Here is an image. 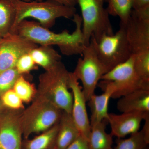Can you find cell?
<instances>
[{"mask_svg": "<svg viewBox=\"0 0 149 149\" xmlns=\"http://www.w3.org/2000/svg\"><path fill=\"white\" fill-rule=\"evenodd\" d=\"M75 29L72 33L64 30L60 33L52 32L40 23L27 19L19 23L16 33L37 45L57 46L64 55L82 54L85 47L81 17L76 13L72 18Z\"/></svg>", "mask_w": 149, "mask_h": 149, "instance_id": "obj_1", "label": "cell"}, {"mask_svg": "<svg viewBox=\"0 0 149 149\" xmlns=\"http://www.w3.org/2000/svg\"><path fill=\"white\" fill-rule=\"evenodd\" d=\"M13 2L15 15L11 33H16L19 24L27 18L35 19L41 26L49 29L54 25L57 19H72L76 13L75 7L63 5L52 1H18Z\"/></svg>", "mask_w": 149, "mask_h": 149, "instance_id": "obj_2", "label": "cell"}, {"mask_svg": "<svg viewBox=\"0 0 149 149\" xmlns=\"http://www.w3.org/2000/svg\"><path fill=\"white\" fill-rule=\"evenodd\" d=\"M70 72L61 61L40 74L36 95L45 98L60 109L72 111L73 96L69 91Z\"/></svg>", "mask_w": 149, "mask_h": 149, "instance_id": "obj_3", "label": "cell"}, {"mask_svg": "<svg viewBox=\"0 0 149 149\" xmlns=\"http://www.w3.org/2000/svg\"><path fill=\"white\" fill-rule=\"evenodd\" d=\"M63 111L42 96L36 95L31 104L20 114L22 136L43 132L58 123Z\"/></svg>", "mask_w": 149, "mask_h": 149, "instance_id": "obj_4", "label": "cell"}, {"mask_svg": "<svg viewBox=\"0 0 149 149\" xmlns=\"http://www.w3.org/2000/svg\"><path fill=\"white\" fill-rule=\"evenodd\" d=\"M98 86L113 92L111 98L121 97L141 89L149 90V82L142 79L135 70L133 55L128 60L118 65L102 76Z\"/></svg>", "mask_w": 149, "mask_h": 149, "instance_id": "obj_5", "label": "cell"}, {"mask_svg": "<svg viewBox=\"0 0 149 149\" xmlns=\"http://www.w3.org/2000/svg\"><path fill=\"white\" fill-rule=\"evenodd\" d=\"M105 0H77L81 12L82 31L85 46L91 37L98 40L102 35L114 34L109 15L104 7Z\"/></svg>", "mask_w": 149, "mask_h": 149, "instance_id": "obj_6", "label": "cell"}, {"mask_svg": "<svg viewBox=\"0 0 149 149\" xmlns=\"http://www.w3.org/2000/svg\"><path fill=\"white\" fill-rule=\"evenodd\" d=\"M90 42L108 72L128 60L133 55L125 28L120 25L119 30L113 35L104 34L97 40L92 37Z\"/></svg>", "mask_w": 149, "mask_h": 149, "instance_id": "obj_7", "label": "cell"}, {"mask_svg": "<svg viewBox=\"0 0 149 149\" xmlns=\"http://www.w3.org/2000/svg\"><path fill=\"white\" fill-rule=\"evenodd\" d=\"M79 58L74 72V77L82 84V91L86 101L95 94L96 88L102 76L108 72L97 56L91 42L85 46Z\"/></svg>", "mask_w": 149, "mask_h": 149, "instance_id": "obj_8", "label": "cell"}, {"mask_svg": "<svg viewBox=\"0 0 149 149\" xmlns=\"http://www.w3.org/2000/svg\"><path fill=\"white\" fill-rule=\"evenodd\" d=\"M124 27L132 54L149 53V6L132 11Z\"/></svg>", "mask_w": 149, "mask_h": 149, "instance_id": "obj_9", "label": "cell"}, {"mask_svg": "<svg viewBox=\"0 0 149 149\" xmlns=\"http://www.w3.org/2000/svg\"><path fill=\"white\" fill-rule=\"evenodd\" d=\"M38 46L17 33H10L0 40V73L15 67L19 59Z\"/></svg>", "mask_w": 149, "mask_h": 149, "instance_id": "obj_10", "label": "cell"}, {"mask_svg": "<svg viewBox=\"0 0 149 149\" xmlns=\"http://www.w3.org/2000/svg\"><path fill=\"white\" fill-rule=\"evenodd\" d=\"M19 110H12L0 121V149H22Z\"/></svg>", "mask_w": 149, "mask_h": 149, "instance_id": "obj_11", "label": "cell"}, {"mask_svg": "<svg viewBox=\"0 0 149 149\" xmlns=\"http://www.w3.org/2000/svg\"><path fill=\"white\" fill-rule=\"evenodd\" d=\"M69 87L73 96L71 115L80 135L88 139L91 129L86 108V99L79 81L70 72Z\"/></svg>", "mask_w": 149, "mask_h": 149, "instance_id": "obj_12", "label": "cell"}, {"mask_svg": "<svg viewBox=\"0 0 149 149\" xmlns=\"http://www.w3.org/2000/svg\"><path fill=\"white\" fill-rule=\"evenodd\" d=\"M149 112L125 113L120 114L109 113L107 120L110 125L111 135L122 139L139 131L141 122Z\"/></svg>", "mask_w": 149, "mask_h": 149, "instance_id": "obj_13", "label": "cell"}, {"mask_svg": "<svg viewBox=\"0 0 149 149\" xmlns=\"http://www.w3.org/2000/svg\"><path fill=\"white\" fill-rule=\"evenodd\" d=\"M120 98L117 108L122 113L149 112V90H137Z\"/></svg>", "mask_w": 149, "mask_h": 149, "instance_id": "obj_14", "label": "cell"}, {"mask_svg": "<svg viewBox=\"0 0 149 149\" xmlns=\"http://www.w3.org/2000/svg\"><path fill=\"white\" fill-rule=\"evenodd\" d=\"M56 149H65L80 136V131L71 113L63 111L58 122Z\"/></svg>", "mask_w": 149, "mask_h": 149, "instance_id": "obj_15", "label": "cell"}, {"mask_svg": "<svg viewBox=\"0 0 149 149\" xmlns=\"http://www.w3.org/2000/svg\"><path fill=\"white\" fill-rule=\"evenodd\" d=\"M102 91H104L102 94H94L88 102L91 111V127L107 119L108 116L109 103L113 93L109 88H104Z\"/></svg>", "mask_w": 149, "mask_h": 149, "instance_id": "obj_16", "label": "cell"}, {"mask_svg": "<svg viewBox=\"0 0 149 149\" xmlns=\"http://www.w3.org/2000/svg\"><path fill=\"white\" fill-rule=\"evenodd\" d=\"M29 54L36 64L42 67L45 70L50 69L61 61V55L52 46H38Z\"/></svg>", "mask_w": 149, "mask_h": 149, "instance_id": "obj_17", "label": "cell"}, {"mask_svg": "<svg viewBox=\"0 0 149 149\" xmlns=\"http://www.w3.org/2000/svg\"><path fill=\"white\" fill-rule=\"evenodd\" d=\"M58 123L40 135L22 142V149H56Z\"/></svg>", "mask_w": 149, "mask_h": 149, "instance_id": "obj_18", "label": "cell"}, {"mask_svg": "<svg viewBox=\"0 0 149 149\" xmlns=\"http://www.w3.org/2000/svg\"><path fill=\"white\" fill-rule=\"evenodd\" d=\"M107 119L91 127L88 141L90 149H113L112 136L107 133Z\"/></svg>", "mask_w": 149, "mask_h": 149, "instance_id": "obj_19", "label": "cell"}, {"mask_svg": "<svg viewBox=\"0 0 149 149\" xmlns=\"http://www.w3.org/2000/svg\"><path fill=\"white\" fill-rule=\"evenodd\" d=\"M134 0H107V10L109 15L118 17L120 25H125L133 10Z\"/></svg>", "mask_w": 149, "mask_h": 149, "instance_id": "obj_20", "label": "cell"}, {"mask_svg": "<svg viewBox=\"0 0 149 149\" xmlns=\"http://www.w3.org/2000/svg\"><path fill=\"white\" fill-rule=\"evenodd\" d=\"M15 10L13 2L0 0V37L10 33L15 18Z\"/></svg>", "mask_w": 149, "mask_h": 149, "instance_id": "obj_21", "label": "cell"}, {"mask_svg": "<svg viewBox=\"0 0 149 149\" xmlns=\"http://www.w3.org/2000/svg\"><path fill=\"white\" fill-rule=\"evenodd\" d=\"M13 89L23 102H29L37 94L33 84L26 80L23 75H20L17 79Z\"/></svg>", "mask_w": 149, "mask_h": 149, "instance_id": "obj_22", "label": "cell"}, {"mask_svg": "<svg viewBox=\"0 0 149 149\" xmlns=\"http://www.w3.org/2000/svg\"><path fill=\"white\" fill-rule=\"evenodd\" d=\"M114 149H145L148 145L143 131L139 130L128 139H118Z\"/></svg>", "mask_w": 149, "mask_h": 149, "instance_id": "obj_23", "label": "cell"}, {"mask_svg": "<svg viewBox=\"0 0 149 149\" xmlns=\"http://www.w3.org/2000/svg\"><path fill=\"white\" fill-rule=\"evenodd\" d=\"M133 56L136 72L143 80L149 82V53Z\"/></svg>", "mask_w": 149, "mask_h": 149, "instance_id": "obj_24", "label": "cell"}, {"mask_svg": "<svg viewBox=\"0 0 149 149\" xmlns=\"http://www.w3.org/2000/svg\"><path fill=\"white\" fill-rule=\"evenodd\" d=\"M20 74L15 67L5 70L0 73V93L13 89L15 81Z\"/></svg>", "mask_w": 149, "mask_h": 149, "instance_id": "obj_25", "label": "cell"}, {"mask_svg": "<svg viewBox=\"0 0 149 149\" xmlns=\"http://www.w3.org/2000/svg\"><path fill=\"white\" fill-rule=\"evenodd\" d=\"M1 101L4 106L10 109L20 110L24 108L23 102L13 89L2 94Z\"/></svg>", "mask_w": 149, "mask_h": 149, "instance_id": "obj_26", "label": "cell"}, {"mask_svg": "<svg viewBox=\"0 0 149 149\" xmlns=\"http://www.w3.org/2000/svg\"><path fill=\"white\" fill-rule=\"evenodd\" d=\"M15 68L19 74L23 75L37 68V65L29 53L24 54L19 59Z\"/></svg>", "mask_w": 149, "mask_h": 149, "instance_id": "obj_27", "label": "cell"}, {"mask_svg": "<svg viewBox=\"0 0 149 149\" xmlns=\"http://www.w3.org/2000/svg\"><path fill=\"white\" fill-rule=\"evenodd\" d=\"M65 149H90L88 139L80 135Z\"/></svg>", "mask_w": 149, "mask_h": 149, "instance_id": "obj_28", "label": "cell"}, {"mask_svg": "<svg viewBox=\"0 0 149 149\" xmlns=\"http://www.w3.org/2000/svg\"><path fill=\"white\" fill-rule=\"evenodd\" d=\"M144 120L145 124L141 130L143 131L147 142L149 143V114L145 117Z\"/></svg>", "mask_w": 149, "mask_h": 149, "instance_id": "obj_29", "label": "cell"}, {"mask_svg": "<svg viewBox=\"0 0 149 149\" xmlns=\"http://www.w3.org/2000/svg\"><path fill=\"white\" fill-rule=\"evenodd\" d=\"M39 1H50L59 3L61 4L68 6L75 7L77 4V0H37Z\"/></svg>", "mask_w": 149, "mask_h": 149, "instance_id": "obj_30", "label": "cell"}, {"mask_svg": "<svg viewBox=\"0 0 149 149\" xmlns=\"http://www.w3.org/2000/svg\"><path fill=\"white\" fill-rule=\"evenodd\" d=\"M148 6H149V0H134L133 9H139Z\"/></svg>", "mask_w": 149, "mask_h": 149, "instance_id": "obj_31", "label": "cell"}, {"mask_svg": "<svg viewBox=\"0 0 149 149\" xmlns=\"http://www.w3.org/2000/svg\"><path fill=\"white\" fill-rule=\"evenodd\" d=\"M10 1L12 2H15L18 1H22L25 2H30L32 1V0H10Z\"/></svg>", "mask_w": 149, "mask_h": 149, "instance_id": "obj_32", "label": "cell"}, {"mask_svg": "<svg viewBox=\"0 0 149 149\" xmlns=\"http://www.w3.org/2000/svg\"><path fill=\"white\" fill-rule=\"evenodd\" d=\"M1 37H0V40H1Z\"/></svg>", "mask_w": 149, "mask_h": 149, "instance_id": "obj_33", "label": "cell"}, {"mask_svg": "<svg viewBox=\"0 0 149 149\" xmlns=\"http://www.w3.org/2000/svg\"><path fill=\"white\" fill-rule=\"evenodd\" d=\"M1 104H0V107H1Z\"/></svg>", "mask_w": 149, "mask_h": 149, "instance_id": "obj_34", "label": "cell"}, {"mask_svg": "<svg viewBox=\"0 0 149 149\" xmlns=\"http://www.w3.org/2000/svg\"><path fill=\"white\" fill-rule=\"evenodd\" d=\"M105 1L106 2L107 1V0H105Z\"/></svg>", "mask_w": 149, "mask_h": 149, "instance_id": "obj_35", "label": "cell"}, {"mask_svg": "<svg viewBox=\"0 0 149 149\" xmlns=\"http://www.w3.org/2000/svg\"></svg>", "mask_w": 149, "mask_h": 149, "instance_id": "obj_36", "label": "cell"}]
</instances>
